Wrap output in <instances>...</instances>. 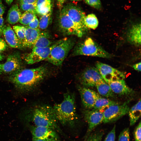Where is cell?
I'll return each mask as SVG.
<instances>
[{
  "label": "cell",
  "mask_w": 141,
  "mask_h": 141,
  "mask_svg": "<svg viewBox=\"0 0 141 141\" xmlns=\"http://www.w3.org/2000/svg\"><path fill=\"white\" fill-rule=\"evenodd\" d=\"M45 66L31 69H20L11 74L10 81L18 90L27 91L38 85L48 75Z\"/></svg>",
  "instance_id": "obj_1"
},
{
  "label": "cell",
  "mask_w": 141,
  "mask_h": 141,
  "mask_svg": "<svg viewBox=\"0 0 141 141\" xmlns=\"http://www.w3.org/2000/svg\"><path fill=\"white\" fill-rule=\"evenodd\" d=\"M74 94L68 91L62 101L52 107L56 118L63 125H72L77 119Z\"/></svg>",
  "instance_id": "obj_2"
},
{
  "label": "cell",
  "mask_w": 141,
  "mask_h": 141,
  "mask_svg": "<svg viewBox=\"0 0 141 141\" xmlns=\"http://www.w3.org/2000/svg\"><path fill=\"white\" fill-rule=\"evenodd\" d=\"M32 120L36 126H42L55 131L58 130V122L52 107L47 105H42L36 107L33 110Z\"/></svg>",
  "instance_id": "obj_3"
},
{
  "label": "cell",
  "mask_w": 141,
  "mask_h": 141,
  "mask_svg": "<svg viewBox=\"0 0 141 141\" xmlns=\"http://www.w3.org/2000/svg\"><path fill=\"white\" fill-rule=\"evenodd\" d=\"M72 55L73 56L85 55L107 58L112 57L111 54L90 38L78 44L74 48Z\"/></svg>",
  "instance_id": "obj_4"
},
{
  "label": "cell",
  "mask_w": 141,
  "mask_h": 141,
  "mask_svg": "<svg viewBox=\"0 0 141 141\" xmlns=\"http://www.w3.org/2000/svg\"><path fill=\"white\" fill-rule=\"evenodd\" d=\"M74 44V40L71 39H62L52 49L46 59L54 65L61 66Z\"/></svg>",
  "instance_id": "obj_5"
},
{
  "label": "cell",
  "mask_w": 141,
  "mask_h": 141,
  "mask_svg": "<svg viewBox=\"0 0 141 141\" xmlns=\"http://www.w3.org/2000/svg\"><path fill=\"white\" fill-rule=\"evenodd\" d=\"M129 101L121 104L118 103L111 105L103 112V122L106 123L116 121L128 114L130 108Z\"/></svg>",
  "instance_id": "obj_6"
},
{
  "label": "cell",
  "mask_w": 141,
  "mask_h": 141,
  "mask_svg": "<svg viewBox=\"0 0 141 141\" xmlns=\"http://www.w3.org/2000/svg\"><path fill=\"white\" fill-rule=\"evenodd\" d=\"M58 25L61 32L66 35H75L81 37L84 35L72 20L63 8L58 19Z\"/></svg>",
  "instance_id": "obj_7"
},
{
  "label": "cell",
  "mask_w": 141,
  "mask_h": 141,
  "mask_svg": "<svg viewBox=\"0 0 141 141\" xmlns=\"http://www.w3.org/2000/svg\"><path fill=\"white\" fill-rule=\"evenodd\" d=\"M95 66L103 80L108 84L125 78L124 73L108 64L98 62L96 63Z\"/></svg>",
  "instance_id": "obj_8"
},
{
  "label": "cell",
  "mask_w": 141,
  "mask_h": 141,
  "mask_svg": "<svg viewBox=\"0 0 141 141\" xmlns=\"http://www.w3.org/2000/svg\"><path fill=\"white\" fill-rule=\"evenodd\" d=\"M68 16L77 25L84 34L89 28L85 23V13L78 7L72 5H68L63 8Z\"/></svg>",
  "instance_id": "obj_9"
},
{
  "label": "cell",
  "mask_w": 141,
  "mask_h": 141,
  "mask_svg": "<svg viewBox=\"0 0 141 141\" xmlns=\"http://www.w3.org/2000/svg\"><path fill=\"white\" fill-rule=\"evenodd\" d=\"M79 79L80 85L89 88L95 87L97 84L103 80L97 69L94 67L85 69Z\"/></svg>",
  "instance_id": "obj_10"
},
{
  "label": "cell",
  "mask_w": 141,
  "mask_h": 141,
  "mask_svg": "<svg viewBox=\"0 0 141 141\" xmlns=\"http://www.w3.org/2000/svg\"><path fill=\"white\" fill-rule=\"evenodd\" d=\"M62 39L46 48H33L32 51L25 56V60L28 64H32L46 59L52 49Z\"/></svg>",
  "instance_id": "obj_11"
},
{
  "label": "cell",
  "mask_w": 141,
  "mask_h": 141,
  "mask_svg": "<svg viewBox=\"0 0 141 141\" xmlns=\"http://www.w3.org/2000/svg\"><path fill=\"white\" fill-rule=\"evenodd\" d=\"M83 113L88 124L87 132L88 134L97 126L103 122L104 116L102 112L93 109H87L84 111Z\"/></svg>",
  "instance_id": "obj_12"
},
{
  "label": "cell",
  "mask_w": 141,
  "mask_h": 141,
  "mask_svg": "<svg viewBox=\"0 0 141 141\" xmlns=\"http://www.w3.org/2000/svg\"><path fill=\"white\" fill-rule=\"evenodd\" d=\"M22 61L20 55L15 53L9 55L5 62L2 64L3 72L11 74L21 69Z\"/></svg>",
  "instance_id": "obj_13"
},
{
  "label": "cell",
  "mask_w": 141,
  "mask_h": 141,
  "mask_svg": "<svg viewBox=\"0 0 141 141\" xmlns=\"http://www.w3.org/2000/svg\"><path fill=\"white\" fill-rule=\"evenodd\" d=\"M32 139H54L57 140V134L55 130L42 126H32L30 127Z\"/></svg>",
  "instance_id": "obj_14"
},
{
  "label": "cell",
  "mask_w": 141,
  "mask_h": 141,
  "mask_svg": "<svg viewBox=\"0 0 141 141\" xmlns=\"http://www.w3.org/2000/svg\"><path fill=\"white\" fill-rule=\"evenodd\" d=\"M77 88L84 106L87 109H92L95 101V91L80 85H77Z\"/></svg>",
  "instance_id": "obj_15"
},
{
  "label": "cell",
  "mask_w": 141,
  "mask_h": 141,
  "mask_svg": "<svg viewBox=\"0 0 141 141\" xmlns=\"http://www.w3.org/2000/svg\"><path fill=\"white\" fill-rule=\"evenodd\" d=\"M108 84L113 93L119 96H129L134 92L133 90L127 85L124 79L117 80Z\"/></svg>",
  "instance_id": "obj_16"
},
{
  "label": "cell",
  "mask_w": 141,
  "mask_h": 141,
  "mask_svg": "<svg viewBox=\"0 0 141 141\" xmlns=\"http://www.w3.org/2000/svg\"><path fill=\"white\" fill-rule=\"evenodd\" d=\"M3 34L6 41L11 47L20 49L23 48L21 42L9 25H4Z\"/></svg>",
  "instance_id": "obj_17"
},
{
  "label": "cell",
  "mask_w": 141,
  "mask_h": 141,
  "mask_svg": "<svg viewBox=\"0 0 141 141\" xmlns=\"http://www.w3.org/2000/svg\"><path fill=\"white\" fill-rule=\"evenodd\" d=\"M41 32L39 28L34 29L26 27L25 38L22 44L23 47L30 48L33 46Z\"/></svg>",
  "instance_id": "obj_18"
},
{
  "label": "cell",
  "mask_w": 141,
  "mask_h": 141,
  "mask_svg": "<svg viewBox=\"0 0 141 141\" xmlns=\"http://www.w3.org/2000/svg\"><path fill=\"white\" fill-rule=\"evenodd\" d=\"M127 39L131 44L137 46L141 45V24L133 25L128 31Z\"/></svg>",
  "instance_id": "obj_19"
},
{
  "label": "cell",
  "mask_w": 141,
  "mask_h": 141,
  "mask_svg": "<svg viewBox=\"0 0 141 141\" xmlns=\"http://www.w3.org/2000/svg\"><path fill=\"white\" fill-rule=\"evenodd\" d=\"M95 101L92 109L103 112L109 106L118 103L108 98L103 97L95 91Z\"/></svg>",
  "instance_id": "obj_20"
},
{
  "label": "cell",
  "mask_w": 141,
  "mask_h": 141,
  "mask_svg": "<svg viewBox=\"0 0 141 141\" xmlns=\"http://www.w3.org/2000/svg\"><path fill=\"white\" fill-rule=\"evenodd\" d=\"M141 102L140 99L134 105L130 108L128 114L130 126L134 125L140 117Z\"/></svg>",
  "instance_id": "obj_21"
},
{
  "label": "cell",
  "mask_w": 141,
  "mask_h": 141,
  "mask_svg": "<svg viewBox=\"0 0 141 141\" xmlns=\"http://www.w3.org/2000/svg\"><path fill=\"white\" fill-rule=\"evenodd\" d=\"M22 14L18 5H13L10 8L7 14V20L11 24H14L19 22Z\"/></svg>",
  "instance_id": "obj_22"
},
{
  "label": "cell",
  "mask_w": 141,
  "mask_h": 141,
  "mask_svg": "<svg viewBox=\"0 0 141 141\" xmlns=\"http://www.w3.org/2000/svg\"><path fill=\"white\" fill-rule=\"evenodd\" d=\"M50 36L46 32L41 31L33 48H45L49 47L53 44L50 39Z\"/></svg>",
  "instance_id": "obj_23"
},
{
  "label": "cell",
  "mask_w": 141,
  "mask_h": 141,
  "mask_svg": "<svg viewBox=\"0 0 141 141\" xmlns=\"http://www.w3.org/2000/svg\"><path fill=\"white\" fill-rule=\"evenodd\" d=\"M101 96L106 98H111L114 96V94L112 91L109 85L103 80L96 84L95 86Z\"/></svg>",
  "instance_id": "obj_24"
},
{
  "label": "cell",
  "mask_w": 141,
  "mask_h": 141,
  "mask_svg": "<svg viewBox=\"0 0 141 141\" xmlns=\"http://www.w3.org/2000/svg\"><path fill=\"white\" fill-rule=\"evenodd\" d=\"M51 0H37L36 3V13L40 15L45 14L51 10Z\"/></svg>",
  "instance_id": "obj_25"
},
{
  "label": "cell",
  "mask_w": 141,
  "mask_h": 141,
  "mask_svg": "<svg viewBox=\"0 0 141 141\" xmlns=\"http://www.w3.org/2000/svg\"><path fill=\"white\" fill-rule=\"evenodd\" d=\"M52 10L48 13L41 15L39 21V28L44 30L46 29L51 23Z\"/></svg>",
  "instance_id": "obj_26"
},
{
  "label": "cell",
  "mask_w": 141,
  "mask_h": 141,
  "mask_svg": "<svg viewBox=\"0 0 141 141\" xmlns=\"http://www.w3.org/2000/svg\"><path fill=\"white\" fill-rule=\"evenodd\" d=\"M85 23L89 29H95L98 27V21L96 15L93 14H88L85 16Z\"/></svg>",
  "instance_id": "obj_27"
},
{
  "label": "cell",
  "mask_w": 141,
  "mask_h": 141,
  "mask_svg": "<svg viewBox=\"0 0 141 141\" xmlns=\"http://www.w3.org/2000/svg\"><path fill=\"white\" fill-rule=\"evenodd\" d=\"M37 16L36 14L29 11H25L22 14L19 22L24 25L27 26Z\"/></svg>",
  "instance_id": "obj_28"
},
{
  "label": "cell",
  "mask_w": 141,
  "mask_h": 141,
  "mask_svg": "<svg viewBox=\"0 0 141 141\" xmlns=\"http://www.w3.org/2000/svg\"><path fill=\"white\" fill-rule=\"evenodd\" d=\"M25 28L26 26H13L14 31L22 45L25 38Z\"/></svg>",
  "instance_id": "obj_29"
},
{
  "label": "cell",
  "mask_w": 141,
  "mask_h": 141,
  "mask_svg": "<svg viewBox=\"0 0 141 141\" xmlns=\"http://www.w3.org/2000/svg\"><path fill=\"white\" fill-rule=\"evenodd\" d=\"M20 8L25 11L30 12L37 14L36 11V3L34 4H20Z\"/></svg>",
  "instance_id": "obj_30"
},
{
  "label": "cell",
  "mask_w": 141,
  "mask_h": 141,
  "mask_svg": "<svg viewBox=\"0 0 141 141\" xmlns=\"http://www.w3.org/2000/svg\"><path fill=\"white\" fill-rule=\"evenodd\" d=\"M103 134L102 131L96 132L89 136L87 141H102Z\"/></svg>",
  "instance_id": "obj_31"
},
{
  "label": "cell",
  "mask_w": 141,
  "mask_h": 141,
  "mask_svg": "<svg viewBox=\"0 0 141 141\" xmlns=\"http://www.w3.org/2000/svg\"><path fill=\"white\" fill-rule=\"evenodd\" d=\"M130 130L128 128H125L120 133L118 141H130Z\"/></svg>",
  "instance_id": "obj_32"
},
{
  "label": "cell",
  "mask_w": 141,
  "mask_h": 141,
  "mask_svg": "<svg viewBox=\"0 0 141 141\" xmlns=\"http://www.w3.org/2000/svg\"><path fill=\"white\" fill-rule=\"evenodd\" d=\"M85 2L89 5L97 9L101 7L100 0H85Z\"/></svg>",
  "instance_id": "obj_33"
},
{
  "label": "cell",
  "mask_w": 141,
  "mask_h": 141,
  "mask_svg": "<svg viewBox=\"0 0 141 141\" xmlns=\"http://www.w3.org/2000/svg\"><path fill=\"white\" fill-rule=\"evenodd\" d=\"M141 124L140 121L135 129L134 133L135 141H141Z\"/></svg>",
  "instance_id": "obj_34"
},
{
  "label": "cell",
  "mask_w": 141,
  "mask_h": 141,
  "mask_svg": "<svg viewBox=\"0 0 141 141\" xmlns=\"http://www.w3.org/2000/svg\"><path fill=\"white\" fill-rule=\"evenodd\" d=\"M116 126L115 125L111 131L108 133L104 141H115Z\"/></svg>",
  "instance_id": "obj_35"
},
{
  "label": "cell",
  "mask_w": 141,
  "mask_h": 141,
  "mask_svg": "<svg viewBox=\"0 0 141 141\" xmlns=\"http://www.w3.org/2000/svg\"><path fill=\"white\" fill-rule=\"evenodd\" d=\"M27 26L32 29L39 28V21L37 17L30 22Z\"/></svg>",
  "instance_id": "obj_36"
},
{
  "label": "cell",
  "mask_w": 141,
  "mask_h": 141,
  "mask_svg": "<svg viewBox=\"0 0 141 141\" xmlns=\"http://www.w3.org/2000/svg\"><path fill=\"white\" fill-rule=\"evenodd\" d=\"M7 45L5 41L0 38V53L4 51L7 48Z\"/></svg>",
  "instance_id": "obj_37"
},
{
  "label": "cell",
  "mask_w": 141,
  "mask_h": 141,
  "mask_svg": "<svg viewBox=\"0 0 141 141\" xmlns=\"http://www.w3.org/2000/svg\"><path fill=\"white\" fill-rule=\"evenodd\" d=\"M37 0H19L20 4H34Z\"/></svg>",
  "instance_id": "obj_38"
},
{
  "label": "cell",
  "mask_w": 141,
  "mask_h": 141,
  "mask_svg": "<svg viewBox=\"0 0 141 141\" xmlns=\"http://www.w3.org/2000/svg\"><path fill=\"white\" fill-rule=\"evenodd\" d=\"M5 10V7L2 3V0H0V17L2 16Z\"/></svg>",
  "instance_id": "obj_39"
},
{
  "label": "cell",
  "mask_w": 141,
  "mask_h": 141,
  "mask_svg": "<svg viewBox=\"0 0 141 141\" xmlns=\"http://www.w3.org/2000/svg\"><path fill=\"white\" fill-rule=\"evenodd\" d=\"M4 20L2 16L0 17V36L3 34L4 27Z\"/></svg>",
  "instance_id": "obj_40"
},
{
  "label": "cell",
  "mask_w": 141,
  "mask_h": 141,
  "mask_svg": "<svg viewBox=\"0 0 141 141\" xmlns=\"http://www.w3.org/2000/svg\"><path fill=\"white\" fill-rule=\"evenodd\" d=\"M132 67L135 70L138 72L141 71V62H140L133 65Z\"/></svg>",
  "instance_id": "obj_41"
},
{
  "label": "cell",
  "mask_w": 141,
  "mask_h": 141,
  "mask_svg": "<svg viewBox=\"0 0 141 141\" xmlns=\"http://www.w3.org/2000/svg\"><path fill=\"white\" fill-rule=\"evenodd\" d=\"M58 5L60 9L62 8L65 0H57Z\"/></svg>",
  "instance_id": "obj_42"
},
{
  "label": "cell",
  "mask_w": 141,
  "mask_h": 141,
  "mask_svg": "<svg viewBox=\"0 0 141 141\" xmlns=\"http://www.w3.org/2000/svg\"><path fill=\"white\" fill-rule=\"evenodd\" d=\"M32 141H57V140L54 139H32Z\"/></svg>",
  "instance_id": "obj_43"
},
{
  "label": "cell",
  "mask_w": 141,
  "mask_h": 141,
  "mask_svg": "<svg viewBox=\"0 0 141 141\" xmlns=\"http://www.w3.org/2000/svg\"><path fill=\"white\" fill-rule=\"evenodd\" d=\"M6 3L9 5H10L14 0H5Z\"/></svg>",
  "instance_id": "obj_44"
},
{
  "label": "cell",
  "mask_w": 141,
  "mask_h": 141,
  "mask_svg": "<svg viewBox=\"0 0 141 141\" xmlns=\"http://www.w3.org/2000/svg\"><path fill=\"white\" fill-rule=\"evenodd\" d=\"M3 72L2 68V64L0 63V75Z\"/></svg>",
  "instance_id": "obj_45"
},
{
  "label": "cell",
  "mask_w": 141,
  "mask_h": 141,
  "mask_svg": "<svg viewBox=\"0 0 141 141\" xmlns=\"http://www.w3.org/2000/svg\"><path fill=\"white\" fill-rule=\"evenodd\" d=\"M4 56H3L0 54V61L2 60Z\"/></svg>",
  "instance_id": "obj_46"
},
{
  "label": "cell",
  "mask_w": 141,
  "mask_h": 141,
  "mask_svg": "<svg viewBox=\"0 0 141 141\" xmlns=\"http://www.w3.org/2000/svg\"><path fill=\"white\" fill-rule=\"evenodd\" d=\"M71 0V1H81V0Z\"/></svg>",
  "instance_id": "obj_47"
}]
</instances>
